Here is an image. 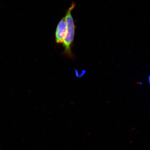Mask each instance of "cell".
<instances>
[{
  "label": "cell",
  "instance_id": "2",
  "mask_svg": "<svg viewBox=\"0 0 150 150\" xmlns=\"http://www.w3.org/2000/svg\"><path fill=\"white\" fill-rule=\"evenodd\" d=\"M67 31V25L65 18L64 17L58 24L55 32L56 42L58 44L63 43Z\"/></svg>",
  "mask_w": 150,
  "mask_h": 150
},
{
  "label": "cell",
  "instance_id": "1",
  "mask_svg": "<svg viewBox=\"0 0 150 150\" xmlns=\"http://www.w3.org/2000/svg\"><path fill=\"white\" fill-rule=\"evenodd\" d=\"M75 6L74 3H72L67 10L65 17L67 23V31L63 44L64 49V53L71 58L73 57L71 46L74 40L75 31V25L71 12Z\"/></svg>",
  "mask_w": 150,
  "mask_h": 150
},
{
  "label": "cell",
  "instance_id": "3",
  "mask_svg": "<svg viewBox=\"0 0 150 150\" xmlns=\"http://www.w3.org/2000/svg\"><path fill=\"white\" fill-rule=\"evenodd\" d=\"M149 84H150V76H149Z\"/></svg>",
  "mask_w": 150,
  "mask_h": 150
}]
</instances>
